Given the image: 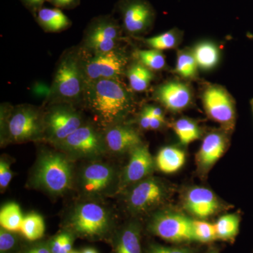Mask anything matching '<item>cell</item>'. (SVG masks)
I'll return each mask as SVG.
<instances>
[{
	"label": "cell",
	"mask_w": 253,
	"mask_h": 253,
	"mask_svg": "<svg viewBox=\"0 0 253 253\" xmlns=\"http://www.w3.org/2000/svg\"><path fill=\"white\" fill-rule=\"evenodd\" d=\"M168 188L161 179L149 176L133 185L126 197L127 208L133 214L151 212L165 202Z\"/></svg>",
	"instance_id": "obj_4"
},
{
	"label": "cell",
	"mask_w": 253,
	"mask_h": 253,
	"mask_svg": "<svg viewBox=\"0 0 253 253\" xmlns=\"http://www.w3.org/2000/svg\"><path fill=\"white\" fill-rule=\"evenodd\" d=\"M116 172L109 165L94 163L83 169L80 178L82 191L87 196L104 194L116 180Z\"/></svg>",
	"instance_id": "obj_15"
},
{
	"label": "cell",
	"mask_w": 253,
	"mask_h": 253,
	"mask_svg": "<svg viewBox=\"0 0 253 253\" xmlns=\"http://www.w3.org/2000/svg\"><path fill=\"white\" fill-rule=\"evenodd\" d=\"M129 85L133 91L141 92L147 89L154 78L152 71L140 63L132 65L127 71Z\"/></svg>",
	"instance_id": "obj_25"
},
{
	"label": "cell",
	"mask_w": 253,
	"mask_h": 253,
	"mask_svg": "<svg viewBox=\"0 0 253 253\" xmlns=\"http://www.w3.org/2000/svg\"><path fill=\"white\" fill-rule=\"evenodd\" d=\"M63 151L77 157H97L106 151L105 138L91 126H82L58 144Z\"/></svg>",
	"instance_id": "obj_9"
},
{
	"label": "cell",
	"mask_w": 253,
	"mask_h": 253,
	"mask_svg": "<svg viewBox=\"0 0 253 253\" xmlns=\"http://www.w3.org/2000/svg\"><path fill=\"white\" fill-rule=\"evenodd\" d=\"M149 253H194V251L186 248H173L152 244L149 246Z\"/></svg>",
	"instance_id": "obj_35"
},
{
	"label": "cell",
	"mask_w": 253,
	"mask_h": 253,
	"mask_svg": "<svg viewBox=\"0 0 253 253\" xmlns=\"http://www.w3.org/2000/svg\"><path fill=\"white\" fill-rule=\"evenodd\" d=\"M156 96L169 111L179 112L191 104L192 94L189 86L180 82L172 81L160 86Z\"/></svg>",
	"instance_id": "obj_18"
},
{
	"label": "cell",
	"mask_w": 253,
	"mask_h": 253,
	"mask_svg": "<svg viewBox=\"0 0 253 253\" xmlns=\"http://www.w3.org/2000/svg\"><path fill=\"white\" fill-rule=\"evenodd\" d=\"M198 66L192 51H182L176 59L175 71L181 77L189 79L197 74Z\"/></svg>",
	"instance_id": "obj_30"
},
{
	"label": "cell",
	"mask_w": 253,
	"mask_h": 253,
	"mask_svg": "<svg viewBox=\"0 0 253 253\" xmlns=\"http://www.w3.org/2000/svg\"><path fill=\"white\" fill-rule=\"evenodd\" d=\"M194 241L208 243L217 239L214 224L204 220H193Z\"/></svg>",
	"instance_id": "obj_32"
},
{
	"label": "cell",
	"mask_w": 253,
	"mask_h": 253,
	"mask_svg": "<svg viewBox=\"0 0 253 253\" xmlns=\"http://www.w3.org/2000/svg\"><path fill=\"white\" fill-rule=\"evenodd\" d=\"M184 209L199 219H206L220 211L222 206L212 191L207 188L194 186L184 194Z\"/></svg>",
	"instance_id": "obj_16"
},
{
	"label": "cell",
	"mask_w": 253,
	"mask_h": 253,
	"mask_svg": "<svg viewBox=\"0 0 253 253\" xmlns=\"http://www.w3.org/2000/svg\"><path fill=\"white\" fill-rule=\"evenodd\" d=\"M154 162L149 148L144 144L130 151L129 162L120 179L119 189H126L149 177L154 169Z\"/></svg>",
	"instance_id": "obj_14"
},
{
	"label": "cell",
	"mask_w": 253,
	"mask_h": 253,
	"mask_svg": "<svg viewBox=\"0 0 253 253\" xmlns=\"http://www.w3.org/2000/svg\"><path fill=\"white\" fill-rule=\"evenodd\" d=\"M136 56L139 63L151 71H160L166 66L164 54L158 50H139L136 51Z\"/></svg>",
	"instance_id": "obj_31"
},
{
	"label": "cell",
	"mask_w": 253,
	"mask_h": 253,
	"mask_svg": "<svg viewBox=\"0 0 253 253\" xmlns=\"http://www.w3.org/2000/svg\"><path fill=\"white\" fill-rule=\"evenodd\" d=\"M48 140L58 144L83 126L81 115L71 106L62 105L51 110L44 118Z\"/></svg>",
	"instance_id": "obj_10"
},
{
	"label": "cell",
	"mask_w": 253,
	"mask_h": 253,
	"mask_svg": "<svg viewBox=\"0 0 253 253\" xmlns=\"http://www.w3.org/2000/svg\"><path fill=\"white\" fill-rule=\"evenodd\" d=\"M45 224L41 214L32 212L23 217L20 232L25 239L35 241L44 236Z\"/></svg>",
	"instance_id": "obj_26"
},
{
	"label": "cell",
	"mask_w": 253,
	"mask_h": 253,
	"mask_svg": "<svg viewBox=\"0 0 253 253\" xmlns=\"http://www.w3.org/2000/svg\"><path fill=\"white\" fill-rule=\"evenodd\" d=\"M84 91L88 106L103 126H113L132 106L130 94L118 80L85 83Z\"/></svg>",
	"instance_id": "obj_1"
},
{
	"label": "cell",
	"mask_w": 253,
	"mask_h": 253,
	"mask_svg": "<svg viewBox=\"0 0 253 253\" xmlns=\"http://www.w3.org/2000/svg\"><path fill=\"white\" fill-rule=\"evenodd\" d=\"M12 176L13 172L10 167V163L1 158L0 161V187L1 191L8 187Z\"/></svg>",
	"instance_id": "obj_34"
},
{
	"label": "cell",
	"mask_w": 253,
	"mask_h": 253,
	"mask_svg": "<svg viewBox=\"0 0 253 253\" xmlns=\"http://www.w3.org/2000/svg\"><path fill=\"white\" fill-rule=\"evenodd\" d=\"M203 104L208 116L219 123L223 131L234 130L236 124L235 103L222 86L211 85L205 89Z\"/></svg>",
	"instance_id": "obj_7"
},
{
	"label": "cell",
	"mask_w": 253,
	"mask_h": 253,
	"mask_svg": "<svg viewBox=\"0 0 253 253\" xmlns=\"http://www.w3.org/2000/svg\"><path fill=\"white\" fill-rule=\"evenodd\" d=\"M21 1L28 7L36 10V11H38V10L41 9L43 3L47 1V0H21Z\"/></svg>",
	"instance_id": "obj_41"
},
{
	"label": "cell",
	"mask_w": 253,
	"mask_h": 253,
	"mask_svg": "<svg viewBox=\"0 0 253 253\" xmlns=\"http://www.w3.org/2000/svg\"><path fill=\"white\" fill-rule=\"evenodd\" d=\"M71 253H80L77 252V251H72V252H71Z\"/></svg>",
	"instance_id": "obj_48"
},
{
	"label": "cell",
	"mask_w": 253,
	"mask_h": 253,
	"mask_svg": "<svg viewBox=\"0 0 253 253\" xmlns=\"http://www.w3.org/2000/svg\"><path fill=\"white\" fill-rule=\"evenodd\" d=\"M126 61V56L116 49L95 55L86 61L83 67L85 83L104 79L118 80L124 71Z\"/></svg>",
	"instance_id": "obj_11"
},
{
	"label": "cell",
	"mask_w": 253,
	"mask_h": 253,
	"mask_svg": "<svg viewBox=\"0 0 253 253\" xmlns=\"http://www.w3.org/2000/svg\"><path fill=\"white\" fill-rule=\"evenodd\" d=\"M140 229L131 223L123 229L118 239L116 253H141Z\"/></svg>",
	"instance_id": "obj_23"
},
{
	"label": "cell",
	"mask_w": 253,
	"mask_h": 253,
	"mask_svg": "<svg viewBox=\"0 0 253 253\" xmlns=\"http://www.w3.org/2000/svg\"><path fill=\"white\" fill-rule=\"evenodd\" d=\"M66 234H61L52 240L51 244L49 245L50 249L52 253H60L61 247H62L64 240L66 239Z\"/></svg>",
	"instance_id": "obj_36"
},
{
	"label": "cell",
	"mask_w": 253,
	"mask_h": 253,
	"mask_svg": "<svg viewBox=\"0 0 253 253\" xmlns=\"http://www.w3.org/2000/svg\"><path fill=\"white\" fill-rule=\"evenodd\" d=\"M118 9L123 26L128 33L139 35L149 31L156 18V12L147 0H121Z\"/></svg>",
	"instance_id": "obj_12"
},
{
	"label": "cell",
	"mask_w": 253,
	"mask_h": 253,
	"mask_svg": "<svg viewBox=\"0 0 253 253\" xmlns=\"http://www.w3.org/2000/svg\"><path fill=\"white\" fill-rule=\"evenodd\" d=\"M73 180L72 165L64 155L56 152L41 155L32 177L33 186L54 196L67 192Z\"/></svg>",
	"instance_id": "obj_2"
},
{
	"label": "cell",
	"mask_w": 253,
	"mask_h": 253,
	"mask_svg": "<svg viewBox=\"0 0 253 253\" xmlns=\"http://www.w3.org/2000/svg\"><path fill=\"white\" fill-rule=\"evenodd\" d=\"M82 253H98L95 251L94 249H90V248H88V249H85L83 250V252Z\"/></svg>",
	"instance_id": "obj_44"
},
{
	"label": "cell",
	"mask_w": 253,
	"mask_h": 253,
	"mask_svg": "<svg viewBox=\"0 0 253 253\" xmlns=\"http://www.w3.org/2000/svg\"><path fill=\"white\" fill-rule=\"evenodd\" d=\"M23 220L21 208L16 203H9L1 208L0 224L3 229L11 232L20 231Z\"/></svg>",
	"instance_id": "obj_24"
},
{
	"label": "cell",
	"mask_w": 253,
	"mask_h": 253,
	"mask_svg": "<svg viewBox=\"0 0 253 253\" xmlns=\"http://www.w3.org/2000/svg\"><path fill=\"white\" fill-rule=\"evenodd\" d=\"M58 8H71L78 4L79 0H47Z\"/></svg>",
	"instance_id": "obj_37"
},
{
	"label": "cell",
	"mask_w": 253,
	"mask_h": 253,
	"mask_svg": "<svg viewBox=\"0 0 253 253\" xmlns=\"http://www.w3.org/2000/svg\"><path fill=\"white\" fill-rule=\"evenodd\" d=\"M198 66L204 71H209L217 66L219 61V50L214 43L202 42L192 51Z\"/></svg>",
	"instance_id": "obj_22"
},
{
	"label": "cell",
	"mask_w": 253,
	"mask_h": 253,
	"mask_svg": "<svg viewBox=\"0 0 253 253\" xmlns=\"http://www.w3.org/2000/svg\"><path fill=\"white\" fill-rule=\"evenodd\" d=\"M111 214L104 206L94 202L78 204L69 217V226L79 235L94 237L106 234L111 225Z\"/></svg>",
	"instance_id": "obj_3"
},
{
	"label": "cell",
	"mask_w": 253,
	"mask_h": 253,
	"mask_svg": "<svg viewBox=\"0 0 253 253\" xmlns=\"http://www.w3.org/2000/svg\"><path fill=\"white\" fill-rule=\"evenodd\" d=\"M106 147L116 154L130 151L142 144L141 136L134 128L126 126H113L105 136Z\"/></svg>",
	"instance_id": "obj_19"
},
{
	"label": "cell",
	"mask_w": 253,
	"mask_h": 253,
	"mask_svg": "<svg viewBox=\"0 0 253 253\" xmlns=\"http://www.w3.org/2000/svg\"><path fill=\"white\" fill-rule=\"evenodd\" d=\"M37 21L48 31L59 32L71 26V21L57 8H41L37 11Z\"/></svg>",
	"instance_id": "obj_21"
},
{
	"label": "cell",
	"mask_w": 253,
	"mask_h": 253,
	"mask_svg": "<svg viewBox=\"0 0 253 253\" xmlns=\"http://www.w3.org/2000/svg\"><path fill=\"white\" fill-rule=\"evenodd\" d=\"M85 86L83 70L76 56H68L60 63L53 83V94L66 100L77 99Z\"/></svg>",
	"instance_id": "obj_8"
},
{
	"label": "cell",
	"mask_w": 253,
	"mask_h": 253,
	"mask_svg": "<svg viewBox=\"0 0 253 253\" xmlns=\"http://www.w3.org/2000/svg\"><path fill=\"white\" fill-rule=\"evenodd\" d=\"M120 35L121 28L113 18L99 17L91 23L86 44L95 54H104L116 49Z\"/></svg>",
	"instance_id": "obj_13"
},
{
	"label": "cell",
	"mask_w": 253,
	"mask_h": 253,
	"mask_svg": "<svg viewBox=\"0 0 253 253\" xmlns=\"http://www.w3.org/2000/svg\"><path fill=\"white\" fill-rule=\"evenodd\" d=\"M173 129L181 144L188 145L201 136V129L196 123L190 119L181 118L174 123Z\"/></svg>",
	"instance_id": "obj_28"
},
{
	"label": "cell",
	"mask_w": 253,
	"mask_h": 253,
	"mask_svg": "<svg viewBox=\"0 0 253 253\" xmlns=\"http://www.w3.org/2000/svg\"><path fill=\"white\" fill-rule=\"evenodd\" d=\"M164 123L165 121H163V120L158 119V118L151 116V123H150V129L156 130V129H160V128L163 126Z\"/></svg>",
	"instance_id": "obj_43"
},
{
	"label": "cell",
	"mask_w": 253,
	"mask_h": 253,
	"mask_svg": "<svg viewBox=\"0 0 253 253\" xmlns=\"http://www.w3.org/2000/svg\"><path fill=\"white\" fill-rule=\"evenodd\" d=\"M184 151L173 146H166L160 150L156 158V165L159 170L167 174L176 172L185 163Z\"/></svg>",
	"instance_id": "obj_20"
},
{
	"label": "cell",
	"mask_w": 253,
	"mask_h": 253,
	"mask_svg": "<svg viewBox=\"0 0 253 253\" xmlns=\"http://www.w3.org/2000/svg\"><path fill=\"white\" fill-rule=\"evenodd\" d=\"M14 233L1 227V229H0V251H1V253H9L17 247L18 239L17 237L14 235Z\"/></svg>",
	"instance_id": "obj_33"
},
{
	"label": "cell",
	"mask_w": 253,
	"mask_h": 253,
	"mask_svg": "<svg viewBox=\"0 0 253 253\" xmlns=\"http://www.w3.org/2000/svg\"><path fill=\"white\" fill-rule=\"evenodd\" d=\"M250 103H251V109H252V111H253V99L251 100V101H250Z\"/></svg>",
	"instance_id": "obj_47"
},
{
	"label": "cell",
	"mask_w": 253,
	"mask_h": 253,
	"mask_svg": "<svg viewBox=\"0 0 253 253\" xmlns=\"http://www.w3.org/2000/svg\"><path fill=\"white\" fill-rule=\"evenodd\" d=\"M247 36H248V38H249L250 39L253 40V33H247Z\"/></svg>",
	"instance_id": "obj_45"
},
{
	"label": "cell",
	"mask_w": 253,
	"mask_h": 253,
	"mask_svg": "<svg viewBox=\"0 0 253 253\" xmlns=\"http://www.w3.org/2000/svg\"><path fill=\"white\" fill-rule=\"evenodd\" d=\"M144 110L146 113H149L150 116L165 121L164 113L161 108L157 107V106H149L144 108Z\"/></svg>",
	"instance_id": "obj_38"
},
{
	"label": "cell",
	"mask_w": 253,
	"mask_h": 253,
	"mask_svg": "<svg viewBox=\"0 0 253 253\" xmlns=\"http://www.w3.org/2000/svg\"><path fill=\"white\" fill-rule=\"evenodd\" d=\"M26 253H52L49 246L42 244L39 246H35L28 250Z\"/></svg>",
	"instance_id": "obj_42"
},
{
	"label": "cell",
	"mask_w": 253,
	"mask_h": 253,
	"mask_svg": "<svg viewBox=\"0 0 253 253\" xmlns=\"http://www.w3.org/2000/svg\"><path fill=\"white\" fill-rule=\"evenodd\" d=\"M73 241L71 236L66 234V239L64 240L62 247L60 253H71L72 252Z\"/></svg>",
	"instance_id": "obj_40"
},
{
	"label": "cell",
	"mask_w": 253,
	"mask_h": 253,
	"mask_svg": "<svg viewBox=\"0 0 253 253\" xmlns=\"http://www.w3.org/2000/svg\"><path fill=\"white\" fill-rule=\"evenodd\" d=\"M181 33L179 30L173 29L158 36L147 38L146 44L152 49L163 51L172 49L179 45Z\"/></svg>",
	"instance_id": "obj_29"
},
{
	"label": "cell",
	"mask_w": 253,
	"mask_h": 253,
	"mask_svg": "<svg viewBox=\"0 0 253 253\" xmlns=\"http://www.w3.org/2000/svg\"><path fill=\"white\" fill-rule=\"evenodd\" d=\"M240 217L238 214H228L221 216L214 224L217 239H234L239 234Z\"/></svg>",
	"instance_id": "obj_27"
},
{
	"label": "cell",
	"mask_w": 253,
	"mask_h": 253,
	"mask_svg": "<svg viewBox=\"0 0 253 253\" xmlns=\"http://www.w3.org/2000/svg\"><path fill=\"white\" fill-rule=\"evenodd\" d=\"M151 118V116L144 110L141 113L140 119H139V125L143 129H150Z\"/></svg>",
	"instance_id": "obj_39"
},
{
	"label": "cell",
	"mask_w": 253,
	"mask_h": 253,
	"mask_svg": "<svg viewBox=\"0 0 253 253\" xmlns=\"http://www.w3.org/2000/svg\"><path fill=\"white\" fill-rule=\"evenodd\" d=\"M149 229L155 235L169 242L194 241L192 219L175 211L155 213L150 219Z\"/></svg>",
	"instance_id": "obj_5"
},
{
	"label": "cell",
	"mask_w": 253,
	"mask_h": 253,
	"mask_svg": "<svg viewBox=\"0 0 253 253\" xmlns=\"http://www.w3.org/2000/svg\"><path fill=\"white\" fill-rule=\"evenodd\" d=\"M6 131L8 139L12 142L35 140L44 133V118L33 106H18L8 117Z\"/></svg>",
	"instance_id": "obj_6"
},
{
	"label": "cell",
	"mask_w": 253,
	"mask_h": 253,
	"mask_svg": "<svg viewBox=\"0 0 253 253\" xmlns=\"http://www.w3.org/2000/svg\"><path fill=\"white\" fill-rule=\"evenodd\" d=\"M228 139L223 131H213L205 136L196 156L198 171L206 174L225 152Z\"/></svg>",
	"instance_id": "obj_17"
},
{
	"label": "cell",
	"mask_w": 253,
	"mask_h": 253,
	"mask_svg": "<svg viewBox=\"0 0 253 253\" xmlns=\"http://www.w3.org/2000/svg\"><path fill=\"white\" fill-rule=\"evenodd\" d=\"M207 253H218V251L217 249H212L211 250V251H210L209 252Z\"/></svg>",
	"instance_id": "obj_46"
}]
</instances>
